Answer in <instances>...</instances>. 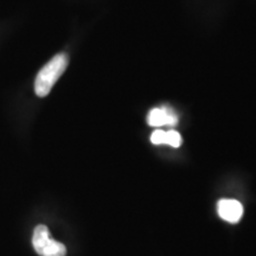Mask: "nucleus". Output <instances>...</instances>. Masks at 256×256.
<instances>
[{
    "label": "nucleus",
    "mask_w": 256,
    "mask_h": 256,
    "mask_svg": "<svg viewBox=\"0 0 256 256\" xmlns=\"http://www.w3.org/2000/svg\"><path fill=\"white\" fill-rule=\"evenodd\" d=\"M164 144L172 147H179L182 145V136L177 130H168L164 134Z\"/></svg>",
    "instance_id": "obj_5"
},
{
    "label": "nucleus",
    "mask_w": 256,
    "mask_h": 256,
    "mask_svg": "<svg viewBox=\"0 0 256 256\" xmlns=\"http://www.w3.org/2000/svg\"><path fill=\"white\" fill-rule=\"evenodd\" d=\"M147 122L152 127H174L178 124V116L174 110L164 106V107L154 108L150 112L148 116H147Z\"/></svg>",
    "instance_id": "obj_3"
},
{
    "label": "nucleus",
    "mask_w": 256,
    "mask_h": 256,
    "mask_svg": "<svg viewBox=\"0 0 256 256\" xmlns=\"http://www.w3.org/2000/svg\"><path fill=\"white\" fill-rule=\"evenodd\" d=\"M68 62V56L66 54H58L40 70L34 80V92L37 96L44 98L49 94L55 83L66 72Z\"/></svg>",
    "instance_id": "obj_1"
},
{
    "label": "nucleus",
    "mask_w": 256,
    "mask_h": 256,
    "mask_svg": "<svg viewBox=\"0 0 256 256\" xmlns=\"http://www.w3.org/2000/svg\"><path fill=\"white\" fill-rule=\"evenodd\" d=\"M164 134L165 132L162 130H154L151 136V142L154 144V145H162V144H164Z\"/></svg>",
    "instance_id": "obj_6"
},
{
    "label": "nucleus",
    "mask_w": 256,
    "mask_h": 256,
    "mask_svg": "<svg viewBox=\"0 0 256 256\" xmlns=\"http://www.w3.org/2000/svg\"><path fill=\"white\" fill-rule=\"evenodd\" d=\"M34 250L40 256H66V248L63 243L51 238L50 232L46 226H37L32 236Z\"/></svg>",
    "instance_id": "obj_2"
},
{
    "label": "nucleus",
    "mask_w": 256,
    "mask_h": 256,
    "mask_svg": "<svg viewBox=\"0 0 256 256\" xmlns=\"http://www.w3.org/2000/svg\"><path fill=\"white\" fill-rule=\"evenodd\" d=\"M217 212L222 220L235 224L242 218L243 206L236 200H220L217 203Z\"/></svg>",
    "instance_id": "obj_4"
}]
</instances>
